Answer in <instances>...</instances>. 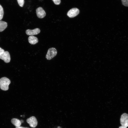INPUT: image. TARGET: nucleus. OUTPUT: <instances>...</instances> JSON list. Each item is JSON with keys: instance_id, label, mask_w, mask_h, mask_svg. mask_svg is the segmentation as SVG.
Listing matches in <instances>:
<instances>
[{"instance_id": "1", "label": "nucleus", "mask_w": 128, "mask_h": 128, "mask_svg": "<svg viewBox=\"0 0 128 128\" xmlns=\"http://www.w3.org/2000/svg\"><path fill=\"white\" fill-rule=\"evenodd\" d=\"M11 82L10 80L6 77L0 79V88L3 90L7 91L9 89V86Z\"/></svg>"}, {"instance_id": "2", "label": "nucleus", "mask_w": 128, "mask_h": 128, "mask_svg": "<svg viewBox=\"0 0 128 128\" xmlns=\"http://www.w3.org/2000/svg\"><path fill=\"white\" fill-rule=\"evenodd\" d=\"M56 50L54 48H51L48 50L46 55V58L48 60H50L57 55Z\"/></svg>"}, {"instance_id": "3", "label": "nucleus", "mask_w": 128, "mask_h": 128, "mask_svg": "<svg viewBox=\"0 0 128 128\" xmlns=\"http://www.w3.org/2000/svg\"><path fill=\"white\" fill-rule=\"evenodd\" d=\"M120 122L121 126L126 128L128 127V114L126 113L123 114L120 118Z\"/></svg>"}, {"instance_id": "4", "label": "nucleus", "mask_w": 128, "mask_h": 128, "mask_svg": "<svg viewBox=\"0 0 128 128\" xmlns=\"http://www.w3.org/2000/svg\"><path fill=\"white\" fill-rule=\"evenodd\" d=\"M0 59L3 60L5 63L10 62L11 59L9 52L7 51H5L0 55Z\"/></svg>"}, {"instance_id": "5", "label": "nucleus", "mask_w": 128, "mask_h": 128, "mask_svg": "<svg viewBox=\"0 0 128 128\" xmlns=\"http://www.w3.org/2000/svg\"><path fill=\"white\" fill-rule=\"evenodd\" d=\"M26 121L30 126L32 128L36 127L37 124V121L36 117L33 116H32L27 119Z\"/></svg>"}, {"instance_id": "6", "label": "nucleus", "mask_w": 128, "mask_h": 128, "mask_svg": "<svg viewBox=\"0 0 128 128\" xmlns=\"http://www.w3.org/2000/svg\"><path fill=\"white\" fill-rule=\"evenodd\" d=\"M79 12V9L77 8H73L70 9L67 13V15L70 18L75 17Z\"/></svg>"}, {"instance_id": "7", "label": "nucleus", "mask_w": 128, "mask_h": 128, "mask_svg": "<svg viewBox=\"0 0 128 128\" xmlns=\"http://www.w3.org/2000/svg\"><path fill=\"white\" fill-rule=\"evenodd\" d=\"M36 12L37 17L39 18H43L46 15L45 12L41 7H39L37 9Z\"/></svg>"}, {"instance_id": "8", "label": "nucleus", "mask_w": 128, "mask_h": 128, "mask_svg": "<svg viewBox=\"0 0 128 128\" xmlns=\"http://www.w3.org/2000/svg\"><path fill=\"white\" fill-rule=\"evenodd\" d=\"M40 30L38 28H36L32 30L28 29L26 30V34L28 35L33 36L38 34L40 33Z\"/></svg>"}, {"instance_id": "9", "label": "nucleus", "mask_w": 128, "mask_h": 128, "mask_svg": "<svg viewBox=\"0 0 128 128\" xmlns=\"http://www.w3.org/2000/svg\"><path fill=\"white\" fill-rule=\"evenodd\" d=\"M28 41L29 43L32 45L36 44L38 41L37 38L33 36H30L29 37Z\"/></svg>"}, {"instance_id": "10", "label": "nucleus", "mask_w": 128, "mask_h": 128, "mask_svg": "<svg viewBox=\"0 0 128 128\" xmlns=\"http://www.w3.org/2000/svg\"><path fill=\"white\" fill-rule=\"evenodd\" d=\"M11 122L16 127L20 126L21 124L20 120L16 118L12 119L11 120Z\"/></svg>"}, {"instance_id": "11", "label": "nucleus", "mask_w": 128, "mask_h": 128, "mask_svg": "<svg viewBox=\"0 0 128 128\" xmlns=\"http://www.w3.org/2000/svg\"><path fill=\"white\" fill-rule=\"evenodd\" d=\"M7 26V23L6 22L0 20V32H2L4 30Z\"/></svg>"}, {"instance_id": "12", "label": "nucleus", "mask_w": 128, "mask_h": 128, "mask_svg": "<svg viewBox=\"0 0 128 128\" xmlns=\"http://www.w3.org/2000/svg\"><path fill=\"white\" fill-rule=\"evenodd\" d=\"M4 12L2 6L0 5V20L3 18L4 15Z\"/></svg>"}, {"instance_id": "13", "label": "nucleus", "mask_w": 128, "mask_h": 128, "mask_svg": "<svg viewBox=\"0 0 128 128\" xmlns=\"http://www.w3.org/2000/svg\"><path fill=\"white\" fill-rule=\"evenodd\" d=\"M19 6L21 7H23L24 3V0H17Z\"/></svg>"}, {"instance_id": "14", "label": "nucleus", "mask_w": 128, "mask_h": 128, "mask_svg": "<svg viewBox=\"0 0 128 128\" xmlns=\"http://www.w3.org/2000/svg\"><path fill=\"white\" fill-rule=\"evenodd\" d=\"M122 4L124 6L128 7V0H121Z\"/></svg>"}, {"instance_id": "15", "label": "nucleus", "mask_w": 128, "mask_h": 128, "mask_svg": "<svg viewBox=\"0 0 128 128\" xmlns=\"http://www.w3.org/2000/svg\"><path fill=\"white\" fill-rule=\"evenodd\" d=\"M52 0L53 1L54 4L56 5H59L61 2L60 0Z\"/></svg>"}, {"instance_id": "16", "label": "nucleus", "mask_w": 128, "mask_h": 128, "mask_svg": "<svg viewBox=\"0 0 128 128\" xmlns=\"http://www.w3.org/2000/svg\"><path fill=\"white\" fill-rule=\"evenodd\" d=\"M4 51V50L0 47V55Z\"/></svg>"}, {"instance_id": "17", "label": "nucleus", "mask_w": 128, "mask_h": 128, "mask_svg": "<svg viewBox=\"0 0 128 128\" xmlns=\"http://www.w3.org/2000/svg\"><path fill=\"white\" fill-rule=\"evenodd\" d=\"M16 128H29L27 127H24L21 126H19L18 127H16Z\"/></svg>"}, {"instance_id": "18", "label": "nucleus", "mask_w": 128, "mask_h": 128, "mask_svg": "<svg viewBox=\"0 0 128 128\" xmlns=\"http://www.w3.org/2000/svg\"><path fill=\"white\" fill-rule=\"evenodd\" d=\"M119 128H125L121 126H120V127H119Z\"/></svg>"}, {"instance_id": "19", "label": "nucleus", "mask_w": 128, "mask_h": 128, "mask_svg": "<svg viewBox=\"0 0 128 128\" xmlns=\"http://www.w3.org/2000/svg\"><path fill=\"white\" fill-rule=\"evenodd\" d=\"M20 121L21 123H23V121L22 120H20Z\"/></svg>"}, {"instance_id": "20", "label": "nucleus", "mask_w": 128, "mask_h": 128, "mask_svg": "<svg viewBox=\"0 0 128 128\" xmlns=\"http://www.w3.org/2000/svg\"><path fill=\"white\" fill-rule=\"evenodd\" d=\"M57 128H62L61 127L59 126H58L57 127Z\"/></svg>"}]
</instances>
